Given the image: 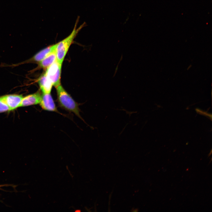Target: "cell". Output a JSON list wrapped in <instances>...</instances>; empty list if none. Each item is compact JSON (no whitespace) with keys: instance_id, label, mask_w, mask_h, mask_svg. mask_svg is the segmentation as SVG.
Returning a JSON list of instances; mask_svg holds the SVG:
<instances>
[{"instance_id":"obj_2","label":"cell","mask_w":212,"mask_h":212,"mask_svg":"<svg viewBox=\"0 0 212 212\" xmlns=\"http://www.w3.org/2000/svg\"><path fill=\"white\" fill-rule=\"evenodd\" d=\"M56 87L58 104L62 108L74 113L81 118L78 105L71 96L59 85Z\"/></svg>"},{"instance_id":"obj_10","label":"cell","mask_w":212,"mask_h":212,"mask_svg":"<svg viewBox=\"0 0 212 212\" xmlns=\"http://www.w3.org/2000/svg\"><path fill=\"white\" fill-rule=\"evenodd\" d=\"M10 111V108L6 103L4 96L0 97V113Z\"/></svg>"},{"instance_id":"obj_7","label":"cell","mask_w":212,"mask_h":212,"mask_svg":"<svg viewBox=\"0 0 212 212\" xmlns=\"http://www.w3.org/2000/svg\"><path fill=\"white\" fill-rule=\"evenodd\" d=\"M41 95L37 92L23 97L19 107H26L39 104Z\"/></svg>"},{"instance_id":"obj_6","label":"cell","mask_w":212,"mask_h":212,"mask_svg":"<svg viewBox=\"0 0 212 212\" xmlns=\"http://www.w3.org/2000/svg\"><path fill=\"white\" fill-rule=\"evenodd\" d=\"M3 96L5 100L11 111L19 107L23 98L22 95L17 94H9Z\"/></svg>"},{"instance_id":"obj_9","label":"cell","mask_w":212,"mask_h":212,"mask_svg":"<svg viewBox=\"0 0 212 212\" xmlns=\"http://www.w3.org/2000/svg\"><path fill=\"white\" fill-rule=\"evenodd\" d=\"M57 59L55 50L39 62V66L42 68L46 69L52 64Z\"/></svg>"},{"instance_id":"obj_3","label":"cell","mask_w":212,"mask_h":212,"mask_svg":"<svg viewBox=\"0 0 212 212\" xmlns=\"http://www.w3.org/2000/svg\"><path fill=\"white\" fill-rule=\"evenodd\" d=\"M62 64L57 60L46 69L45 73L46 76L55 87L60 84V79Z\"/></svg>"},{"instance_id":"obj_5","label":"cell","mask_w":212,"mask_h":212,"mask_svg":"<svg viewBox=\"0 0 212 212\" xmlns=\"http://www.w3.org/2000/svg\"><path fill=\"white\" fill-rule=\"evenodd\" d=\"M39 104L44 110L59 112L50 93H42Z\"/></svg>"},{"instance_id":"obj_1","label":"cell","mask_w":212,"mask_h":212,"mask_svg":"<svg viewBox=\"0 0 212 212\" xmlns=\"http://www.w3.org/2000/svg\"><path fill=\"white\" fill-rule=\"evenodd\" d=\"M79 17L77 19L74 28L71 34L67 37L57 44L56 52L57 60L62 64L64 57L69 48L73 41L79 32L85 26L86 24L84 22L77 28L79 20Z\"/></svg>"},{"instance_id":"obj_4","label":"cell","mask_w":212,"mask_h":212,"mask_svg":"<svg viewBox=\"0 0 212 212\" xmlns=\"http://www.w3.org/2000/svg\"><path fill=\"white\" fill-rule=\"evenodd\" d=\"M56 45L57 44L50 46L37 52L31 59L17 64L15 66L32 62L39 63L49 54L55 50Z\"/></svg>"},{"instance_id":"obj_8","label":"cell","mask_w":212,"mask_h":212,"mask_svg":"<svg viewBox=\"0 0 212 212\" xmlns=\"http://www.w3.org/2000/svg\"><path fill=\"white\" fill-rule=\"evenodd\" d=\"M38 82L42 93H50L53 86L47 78L45 73L40 76Z\"/></svg>"}]
</instances>
